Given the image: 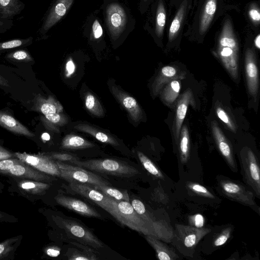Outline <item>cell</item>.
<instances>
[{
  "label": "cell",
  "mask_w": 260,
  "mask_h": 260,
  "mask_svg": "<svg viewBox=\"0 0 260 260\" xmlns=\"http://www.w3.org/2000/svg\"><path fill=\"white\" fill-rule=\"evenodd\" d=\"M69 187L72 191L79 194L110 212L111 205L108 197L95 189L92 185L74 181L69 182Z\"/></svg>",
  "instance_id": "17"
},
{
  "label": "cell",
  "mask_w": 260,
  "mask_h": 260,
  "mask_svg": "<svg viewBox=\"0 0 260 260\" xmlns=\"http://www.w3.org/2000/svg\"><path fill=\"white\" fill-rule=\"evenodd\" d=\"M9 191L16 193L33 202L44 195L51 186V183L38 181L31 179L9 178Z\"/></svg>",
  "instance_id": "10"
},
{
  "label": "cell",
  "mask_w": 260,
  "mask_h": 260,
  "mask_svg": "<svg viewBox=\"0 0 260 260\" xmlns=\"http://www.w3.org/2000/svg\"><path fill=\"white\" fill-rule=\"evenodd\" d=\"M45 253L50 257H57L60 253V249L55 246H50L45 248Z\"/></svg>",
  "instance_id": "50"
},
{
  "label": "cell",
  "mask_w": 260,
  "mask_h": 260,
  "mask_svg": "<svg viewBox=\"0 0 260 260\" xmlns=\"http://www.w3.org/2000/svg\"><path fill=\"white\" fill-rule=\"evenodd\" d=\"M210 231L208 228L177 224L172 240L182 253L188 255L193 252L200 241Z\"/></svg>",
  "instance_id": "8"
},
{
  "label": "cell",
  "mask_w": 260,
  "mask_h": 260,
  "mask_svg": "<svg viewBox=\"0 0 260 260\" xmlns=\"http://www.w3.org/2000/svg\"><path fill=\"white\" fill-rule=\"evenodd\" d=\"M92 33L95 39H99L103 35V29L98 20H95L92 25Z\"/></svg>",
  "instance_id": "49"
},
{
  "label": "cell",
  "mask_w": 260,
  "mask_h": 260,
  "mask_svg": "<svg viewBox=\"0 0 260 260\" xmlns=\"http://www.w3.org/2000/svg\"><path fill=\"white\" fill-rule=\"evenodd\" d=\"M240 161L243 180L259 199L260 170L256 156L251 149L246 148L241 153Z\"/></svg>",
  "instance_id": "9"
},
{
  "label": "cell",
  "mask_w": 260,
  "mask_h": 260,
  "mask_svg": "<svg viewBox=\"0 0 260 260\" xmlns=\"http://www.w3.org/2000/svg\"><path fill=\"white\" fill-rule=\"evenodd\" d=\"M219 190L224 197L249 206L259 214V207L254 201V194L240 182L225 177L217 179Z\"/></svg>",
  "instance_id": "7"
},
{
  "label": "cell",
  "mask_w": 260,
  "mask_h": 260,
  "mask_svg": "<svg viewBox=\"0 0 260 260\" xmlns=\"http://www.w3.org/2000/svg\"><path fill=\"white\" fill-rule=\"evenodd\" d=\"M15 157L35 169L48 175L61 177L60 169L56 160H55L44 153L29 154L25 152H14Z\"/></svg>",
  "instance_id": "13"
},
{
  "label": "cell",
  "mask_w": 260,
  "mask_h": 260,
  "mask_svg": "<svg viewBox=\"0 0 260 260\" xmlns=\"http://www.w3.org/2000/svg\"><path fill=\"white\" fill-rule=\"evenodd\" d=\"M187 187L192 192L199 196L210 199H214V195L205 187L196 182H188Z\"/></svg>",
  "instance_id": "41"
},
{
  "label": "cell",
  "mask_w": 260,
  "mask_h": 260,
  "mask_svg": "<svg viewBox=\"0 0 260 260\" xmlns=\"http://www.w3.org/2000/svg\"><path fill=\"white\" fill-rule=\"evenodd\" d=\"M5 187V185L2 182H0V193H2L3 192L4 189Z\"/></svg>",
  "instance_id": "58"
},
{
  "label": "cell",
  "mask_w": 260,
  "mask_h": 260,
  "mask_svg": "<svg viewBox=\"0 0 260 260\" xmlns=\"http://www.w3.org/2000/svg\"><path fill=\"white\" fill-rule=\"evenodd\" d=\"M69 256L68 259L70 260H92L94 259L93 257L87 253H82L80 251L75 250L72 251Z\"/></svg>",
  "instance_id": "45"
},
{
  "label": "cell",
  "mask_w": 260,
  "mask_h": 260,
  "mask_svg": "<svg viewBox=\"0 0 260 260\" xmlns=\"http://www.w3.org/2000/svg\"><path fill=\"white\" fill-rule=\"evenodd\" d=\"M192 1L180 0L177 4L176 13L168 29V44H172L181 39L184 26L187 24L188 14L192 8Z\"/></svg>",
  "instance_id": "12"
},
{
  "label": "cell",
  "mask_w": 260,
  "mask_h": 260,
  "mask_svg": "<svg viewBox=\"0 0 260 260\" xmlns=\"http://www.w3.org/2000/svg\"><path fill=\"white\" fill-rule=\"evenodd\" d=\"M25 8L21 0H0V17L2 18L13 20L20 14Z\"/></svg>",
  "instance_id": "29"
},
{
  "label": "cell",
  "mask_w": 260,
  "mask_h": 260,
  "mask_svg": "<svg viewBox=\"0 0 260 260\" xmlns=\"http://www.w3.org/2000/svg\"><path fill=\"white\" fill-rule=\"evenodd\" d=\"M0 174L8 178H25L46 183H52L56 180L55 176L40 172L16 157L0 160Z\"/></svg>",
  "instance_id": "4"
},
{
  "label": "cell",
  "mask_w": 260,
  "mask_h": 260,
  "mask_svg": "<svg viewBox=\"0 0 260 260\" xmlns=\"http://www.w3.org/2000/svg\"><path fill=\"white\" fill-rule=\"evenodd\" d=\"M96 190L106 197L117 201L129 202V198L126 191H121L118 189L109 186L108 185H92Z\"/></svg>",
  "instance_id": "34"
},
{
  "label": "cell",
  "mask_w": 260,
  "mask_h": 260,
  "mask_svg": "<svg viewBox=\"0 0 260 260\" xmlns=\"http://www.w3.org/2000/svg\"><path fill=\"white\" fill-rule=\"evenodd\" d=\"M56 162L60 169V178L68 182L74 181L91 185H108L103 178L83 168L57 160Z\"/></svg>",
  "instance_id": "14"
},
{
  "label": "cell",
  "mask_w": 260,
  "mask_h": 260,
  "mask_svg": "<svg viewBox=\"0 0 260 260\" xmlns=\"http://www.w3.org/2000/svg\"><path fill=\"white\" fill-rule=\"evenodd\" d=\"M40 120L48 129L59 132L58 127L65 125L68 121V117L62 113L43 115Z\"/></svg>",
  "instance_id": "33"
},
{
  "label": "cell",
  "mask_w": 260,
  "mask_h": 260,
  "mask_svg": "<svg viewBox=\"0 0 260 260\" xmlns=\"http://www.w3.org/2000/svg\"><path fill=\"white\" fill-rule=\"evenodd\" d=\"M186 73L179 69L171 66L163 67L155 78L152 85V91L156 97L168 83L174 79H183Z\"/></svg>",
  "instance_id": "23"
},
{
  "label": "cell",
  "mask_w": 260,
  "mask_h": 260,
  "mask_svg": "<svg viewBox=\"0 0 260 260\" xmlns=\"http://www.w3.org/2000/svg\"><path fill=\"white\" fill-rule=\"evenodd\" d=\"M5 58L12 61L31 62L34 58L29 53L24 49H18L6 54Z\"/></svg>",
  "instance_id": "39"
},
{
  "label": "cell",
  "mask_w": 260,
  "mask_h": 260,
  "mask_svg": "<svg viewBox=\"0 0 260 260\" xmlns=\"http://www.w3.org/2000/svg\"><path fill=\"white\" fill-rule=\"evenodd\" d=\"M150 5V21L152 27L148 29L155 40L161 41L167 20V5L165 0H152Z\"/></svg>",
  "instance_id": "15"
},
{
  "label": "cell",
  "mask_w": 260,
  "mask_h": 260,
  "mask_svg": "<svg viewBox=\"0 0 260 260\" xmlns=\"http://www.w3.org/2000/svg\"><path fill=\"white\" fill-rule=\"evenodd\" d=\"M13 26V20L2 18L0 17V34L6 32Z\"/></svg>",
  "instance_id": "47"
},
{
  "label": "cell",
  "mask_w": 260,
  "mask_h": 260,
  "mask_svg": "<svg viewBox=\"0 0 260 260\" xmlns=\"http://www.w3.org/2000/svg\"><path fill=\"white\" fill-rule=\"evenodd\" d=\"M95 145L84 138L74 134L66 135L62 140L60 148L63 149H80L91 148Z\"/></svg>",
  "instance_id": "31"
},
{
  "label": "cell",
  "mask_w": 260,
  "mask_h": 260,
  "mask_svg": "<svg viewBox=\"0 0 260 260\" xmlns=\"http://www.w3.org/2000/svg\"><path fill=\"white\" fill-rule=\"evenodd\" d=\"M54 199L58 204L82 216L101 217L100 214L93 208L76 198L57 194Z\"/></svg>",
  "instance_id": "21"
},
{
  "label": "cell",
  "mask_w": 260,
  "mask_h": 260,
  "mask_svg": "<svg viewBox=\"0 0 260 260\" xmlns=\"http://www.w3.org/2000/svg\"><path fill=\"white\" fill-rule=\"evenodd\" d=\"M131 205L136 213L144 220L153 227V223L155 220L153 219L150 213L147 211L144 204L139 200L134 199L132 200Z\"/></svg>",
  "instance_id": "38"
},
{
  "label": "cell",
  "mask_w": 260,
  "mask_h": 260,
  "mask_svg": "<svg viewBox=\"0 0 260 260\" xmlns=\"http://www.w3.org/2000/svg\"><path fill=\"white\" fill-rule=\"evenodd\" d=\"M111 92L126 110L128 115L134 121L138 122L142 118V110L135 99L120 89L116 85L111 87Z\"/></svg>",
  "instance_id": "22"
},
{
  "label": "cell",
  "mask_w": 260,
  "mask_h": 260,
  "mask_svg": "<svg viewBox=\"0 0 260 260\" xmlns=\"http://www.w3.org/2000/svg\"><path fill=\"white\" fill-rule=\"evenodd\" d=\"M0 126L11 132L27 137H35L33 133L7 113L0 111Z\"/></svg>",
  "instance_id": "25"
},
{
  "label": "cell",
  "mask_w": 260,
  "mask_h": 260,
  "mask_svg": "<svg viewBox=\"0 0 260 260\" xmlns=\"http://www.w3.org/2000/svg\"><path fill=\"white\" fill-rule=\"evenodd\" d=\"M54 220L73 238L94 248L104 247V244L88 229L72 220L55 216Z\"/></svg>",
  "instance_id": "11"
},
{
  "label": "cell",
  "mask_w": 260,
  "mask_h": 260,
  "mask_svg": "<svg viewBox=\"0 0 260 260\" xmlns=\"http://www.w3.org/2000/svg\"><path fill=\"white\" fill-rule=\"evenodd\" d=\"M248 19L254 26L257 27L260 24V9L256 3H252L248 6L247 11Z\"/></svg>",
  "instance_id": "40"
},
{
  "label": "cell",
  "mask_w": 260,
  "mask_h": 260,
  "mask_svg": "<svg viewBox=\"0 0 260 260\" xmlns=\"http://www.w3.org/2000/svg\"><path fill=\"white\" fill-rule=\"evenodd\" d=\"M152 0H140V11L142 14L144 13L148 9Z\"/></svg>",
  "instance_id": "53"
},
{
  "label": "cell",
  "mask_w": 260,
  "mask_h": 260,
  "mask_svg": "<svg viewBox=\"0 0 260 260\" xmlns=\"http://www.w3.org/2000/svg\"><path fill=\"white\" fill-rule=\"evenodd\" d=\"M239 42L231 18L226 15L216 34L214 55L234 80L239 77Z\"/></svg>",
  "instance_id": "1"
},
{
  "label": "cell",
  "mask_w": 260,
  "mask_h": 260,
  "mask_svg": "<svg viewBox=\"0 0 260 260\" xmlns=\"http://www.w3.org/2000/svg\"><path fill=\"white\" fill-rule=\"evenodd\" d=\"M154 193H157V194H155L154 198L156 199L157 201L160 202H163L166 200V198L165 195L161 196L164 193L163 192L161 191L159 189L155 190Z\"/></svg>",
  "instance_id": "54"
},
{
  "label": "cell",
  "mask_w": 260,
  "mask_h": 260,
  "mask_svg": "<svg viewBox=\"0 0 260 260\" xmlns=\"http://www.w3.org/2000/svg\"><path fill=\"white\" fill-rule=\"evenodd\" d=\"M75 66L74 62L71 59H70L66 64V74L67 76L72 75L75 71Z\"/></svg>",
  "instance_id": "52"
},
{
  "label": "cell",
  "mask_w": 260,
  "mask_h": 260,
  "mask_svg": "<svg viewBox=\"0 0 260 260\" xmlns=\"http://www.w3.org/2000/svg\"><path fill=\"white\" fill-rule=\"evenodd\" d=\"M245 69L249 94L256 99L259 87L258 72L254 50L248 47L245 53Z\"/></svg>",
  "instance_id": "18"
},
{
  "label": "cell",
  "mask_w": 260,
  "mask_h": 260,
  "mask_svg": "<svg viewBox=\"0 0 260 260\" xmlns=\"http://www.w3.org/2000/svg\"><path fill=\"white\" fill-rule=\"evenodd\" d=\"M189 221L194 227L198 228H203L204 224V217L200 214H196L191 216Z\"/></svg>",
  "instance_id": "46"
},
{
  "label": "cell",
  "mask_w": 260,
  "mask_h": 260,
  "mask_svg": "<svg viewBox=\"0 0 260 260\" xmlns=\"http://www.w3.org/2000/svg\"><path fill=\"white\" fill-rule=\"evenodd\" d=\"M109 199L111 205L109 213L117 221L144 235L156 238L153 227L136 213L129 202Z\"/></svg>",
  "instance_id": "3"
},
{
  "label": "cell",
  "mask_w": 260,
  "mask_h": 260,
  "mask_svg": "<svg viewBox=\"0 0 260 260\" xmlns=\"http://www.w3.org/2000/svg\"><path fill=\"white\" fill-rule=\"evenodd\" d=\"M52 159L59 161H69L72 163L73 161L77 160L78 158L72 154L60 152H45L44 153Z\"/></svg>",
  "instance_id": "44"
},
{
  "label": "cell",
  "mask_w": 260,
  "mask_h": 260,
  "mask_svg": "<svg viewBox=\"0 0 260 260\" xmlns=\"http://www.w3.org/2000/svg\"><path fill=\"white\" fill-rule=\"evenodd\" d=\"M74 128L80 132L88 134L101 142L114 146L119 145L117 140L112 135L102 131L90 124L79 123L75 125Z\"/></svg>",
  "instance_id": "27"
},
{
  "label": "cell",
  "mask_w": 260,
  "mask_h": 260,
  "mask_svg": "<svg viewBox=\"0 0 260 260\" xmlns=\"http://www.w3.org/2000/svg\"><path fill=\"white\" fill-rule=\"evenodd\" d=\"M84 100L86 108L91 114L96 117L103 116V108L94 95L90 92H87L84 94Z\"/></svg>",
  "instance_id": "35"
},
{
  "label": "cell",
  "mask_w": 260,
  "mask_h": 260,
  "mask_svg": "<svg viewBox=\"0 0 260 260\" xmlns=\"http://www.w3.org/2000/svg\"><path fill=\"white\" fill-rule=\"evenodd\" d=\"M137 155L143 166L150 174L158 178L164 179L161 171L148 157L140 151L137 152Z\"/></svg>",
  "instance_id": "36"
},
{
  "label": "cell",
  "mask_w": 260,
  "mask_h": 260,
  "mask_svg": "<svg viewBox=\"0 0 260 260\" xmlns=\"http://www.w3.org/2000/svg\"><path fill=\"white\" fill-rule=\"evenodd\" d=\"M0 85L5 87H10L8 81L0 75Z\"/></svg>",
  "instance_id": "56"
},
{
  "label": "cell",
  "mask_w": 260,
  "mask_h": 260,
  "mask_svg": "<svg viewBox=\"0 0 260 260\" xmlns=\"http://www.w3.org/2000/svg\"><path fill=\"white\" fill-rule=\"evenodd\" d=\"M180 0H171L170 1V5L171 6H176L177 4Z\"/></svg>",
  "instance_id": "57"
},
{
  "label": "cell",
  "mask_w": 260,
  "mask_h": 260,
  "mask_svg": "<svg viewBox=\"0 0 260 260\" xmlns=\"http://www.w3.org/2000/svg\"><path fill=\"white\" fill-rule=\"evenodd\" d=\"M216 113L218 117L233 132L236 131V126L226 111L220 106L216 107Z\"/></svg>",
  "instance_id": "42"
},
{
  "label": "cell",
  "mask_w": 260,
  "mask_h": 260,
  "mask_svg": "<svg viewBox=\"0 0 260 260\" xmlns=\"http://www.w3.org/2000/svg\"><path fill=\"white\" fill-rule=\"evenodd\" d=\"M33 103L32 110L43 115L62 113V107L52 96L45 98L40 94H38L35 96Z\"/></svg>",
  "instance_id": "24"
},
{
  "label": "cell",
  "mask_w": 260,
  "mask_h": 260,
  "mask_svg": "<svg viewBox=\"0 0 260 260\" xmlns=\"http://www.w3.org/2000/svg\"><path fill=\"white\" fill-rule=\"evenodd\" d=\"M223 0H199L185 37L202 41L216 19L223 13Z\"/></svg>",
  "instance_id": "2"
},
{
  "label": "cell",
  "mask_w": 260,
  "mask_h": 260,
  "mask_svg": "<svg viewBox=\"0 0 260 260\" xmlns=\"http://www.w3.org/2000/svg\"><path fill=\"white\" fill-rule=\"evenodd\" d=\"M148 243L153 248L156 256L160 260H175L179 256L175 250L160 240L151 235H144Z\"/></svg>",
  "instance_id": "26"
},
{
  "label": "cell",
  "mask_w": 260,
  "mask_h": 260,
  "mask_svg": "<svg viewBox=\"0 0 260 260\" xmlns=\"http://www.w3.org/2000/svg\"><path fill=\"white\" fill-rule=\"evenodd\" d=\"M72 164L84 169L116 176L130 177L139 173L138 170L133 166L113 159L77 160Z\"/></svg>",
  "instance_id": "5"
},
{
  "label": "cell",
  "mask_w": 260,
  "mask_h": 260,
  "mask_svg": "<svg viewBox=\"0 0 260 260\" xmlns=\"http://www.w3.org/2000/svg\"><path fill=\"white\" fill-rule=\"evenodd\" d=\"M74 0H56L44 17L42 25L38 31L40 38L55 25L66 14Z\"/></svg>",
  "instance_id": "16"
},
{
  "label": "cell",
  "mask_w": 260,
  "mask_h": 260,
  "mask_svg": "<svg viewBox=\"0 0 260 260\" xmlns=\"http://www.w3.org/2000/svg\"><path fill=\"white\" fill-rule=\"evenodd\" d=\"M22 235H18L7 239L0 242V260H12L14 253L20 245Z\"/></svg>",
  "instance_id": "30"
},
{
  "label": "cell",
  "mask_w": 260,
  "mask_h": 260,
  "mask_svg": "<svg viewBox=\"0 0 260 260\" xmlns=\"http://www.w3.org/2000/svg\"><path fill=\"white\" fill-rule=\"evenodd\" d=\"M105 16L112 39L117 40L128 28L131 17L127 9L118 2H109L105 7Z\"/></svg>",
  "instance_id": "6"
},
{
  "label": "cell",
  "mask_w": 260,
  "mask_h": 260,
  "mask_svg": "<svg viewBox=\"0 0 260 260\" xmlns=\"http://www.w3.org/2000/svg\"><path fill=\"white\" fill-rule=\"evenodd\" d=\"M18 221V219L12 215L0 210V222L6 223H15Z\"/></svg>",
  "instance_id": "48"
},
{
  "label": "cell",
  "mask_w": 260,
  "mask_h": 260,
  "mask_svg": "<svg viewBox=\"0 0 260 260\" xmlns=\"http://www.w3.org/2000/svg\"><path fill=\"white\" fill-rule=\"evenodd\" d=\"M33 37L31 36L25 39H16L0 42V52L3 50L30 45L33 42Z\"/></svg>",
  "instance_id": "37"
},
{
  "label": "cell",
  "mask_w": 260,
  "mask_h": 260,
  "mask_svg": "<svg viewBox=\"0 0 260 260\" xmlns=\"http://www.w3.org/2000/svg\"><path fill=\"white\" fill-rule=\"evenodd\" d=\"M14 157H15L14 152L10 151L0 145V160Z\"/></svg>",
  "instance_id": "51"
},
{
  "label": "cell",
  "mask_w": 260,
  "mask_h": 260,
  "mask_svg": "<svg viewBox=\"0 0 260 260\" xmlns=\"http://www.w3.org/2000/svg\"><path fill=\"white\" fill-rule=\"evenodd\" d=\"M189 105L196 107V102L192 90L186 89L176 102V113L173 125V133L175 142H178L181 127Z\"/></svg>",
  "instance_id": "19"
},
{
  "label": "cell",
  "mask_w": 260,
  "mask_h": 260,
  "mask_svg": "<svg viewBox=\"0 0 260 260\" xmlns=\"http://www.w3.org/2000/svg\"><path fill=\"white\" fill-rule=\"evenodd\" d=\"M212 134L219 150L231 169L237 171V165L234 158L232 145L220 128L217 122L213 121L211 123Z\"/></svg>",
  "instance_id": "20"
},
{
  "label": "cell",
  "mask_w": 260,
  "mask_h": 260,
  "mask_svg": "<svg viewBox=\"0 0 260 260\" xmlns=\"http://www.w3.org/2000/svg\"><path fill=\"white\" fill-rule=\"evenodd\" d=\"M181 88L179 79H174L165 85L161 90L160 97L163 103L169 107H172L178 98Z\"/></svg>",
  "instance_id": "28"
},
{
  "label": "cell",
  "mask_w": 260,
  "mask_h": 260,
  "mask_svg": "<svg viewBox=\"0 0 260 260\" xmlns=\"http://www.w3.org/2000/svg\"><path fill=\"white\" fill-rule=\"evenodd\" d=\"M254 45L257 49H260V34L259 33L257 34L254 38Z\"/></svg>",
  "instance_id": "55"
},
{
  "label": "cell",
  "mask_w": 260,
  "mask_h": 260,
  "mask_svg": "<svg viewBox=\"0 0 260 260\" xmlns=\"http://www.w3.org/2000/svg\"><path fill=\"white\" fill-rule=\"evenodd\" d=\"M177 143L180 161L182 164H185L188 161L190 151V138L186 125L182 126Z\"/></svg>",
  "instance_id": "32"
},
{
  "label": "cell",
  "mask_w": 260,
  "mask_h": 260,
  "mask_svg": "<svg viewBox=\"0 0 260 260\" xmlns=\"http://www.w3.org/2000/svg\"><path fill=\"white\" fill-rule=\"evenodd\" d=\"M232 232V226H228L223 229L213 239V246L217 247L224 244L231 237Z\"/></svg>",
  "instance_id": "43"
}]
</instances>
